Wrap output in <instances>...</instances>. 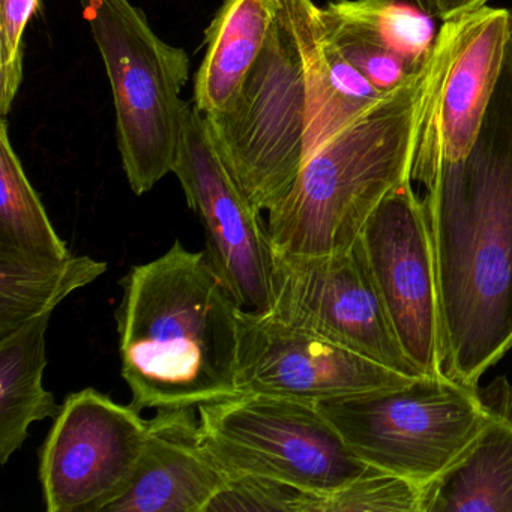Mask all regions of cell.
<instances>
[{"label":"cell","mask_w":512,"mask_h":512,"mask_svg":"<svg viewBox=\"0 0 512 512\" xmlns=\"http://www.w3.org/2000/svg\"><path fill=\"white\" fill-rule=\"evenodd\" d=\"M176 178L206 236V257L244 310L269 313L272 248L260 211L218 151L206 116L188 103Z\"/></svg>","instance_id":"10"},{"label":"cell","mask_w":512,"mask_h":512,"mask_svg":"<svg viewBox=\"0 0 512 512\" xmlns=\"http://www.w3.org/2000/svg\"><path fill=\"white\" fill-rule=\"evenodd\" d=\"M191 410H158L149 419L136 472L101 512H206L229 475L203 448Z\"/></svg>","instance_id":"14"},{"label":"cell","mask_w":512,"mask_h":512,"mask_svg":"<svg viewBox=\"0 0 512 512\" xmlns=\"http://www.w3.org/2000/svg\"><path fill=\"white\" fill-rule=\"evenodd\" d=\"M509 10L479 8L443 20L434 52L437 74L416 143L412 181L463 163L484 136L485 118L502 71L509 37Z\"/></svg>","instance_id":"8"},{"label":"cell","mask_w":512,"mask_h":512,"mask_svg":"<svg viewBox=\"0 0 512 512\" xmlns=\"http://www.w3.org/2000/svg\"><path fill=\"white\" fill-rule=\"evenodd\" d=\"M112 85L122 167L136 196L173 173L190 80L185 50L161 40L128 0H79Z\"/></svg>","instance_id":"5"},{"label":"cell","mask_w":512,"mask_h":512,"mask_svg":"<svg viewBox=\"0 0 512 512\" xmlns=\"http://www.w3.org/2000/svg\"><path fill=\"white\" fill-rule=\"evenodd\" d=\"M121 284L119 353L134 409H199L239 395V305L205 251L175 241Z\"/></svg>","instance_id":"2"},{"label":"cell","mask_w":512,"mask_h":512,"mask_svg":"<svg viewBox=\"0 0 512 512\" xmlns=\"http://www.w3.org/2000/svg\"><path fill=\"white\" fill-rule=\"evenodd\" d=\"M205 116L218 151L253 205L260 212L274 208L305 161L307 89L286 7L238 94Z\"/></svg>","instance_id":"7"},{"label":"cell","mask_w":512,"mask_h":512,"mask_svg":"<svg viewBox=\"0 0 512 512\" xmlns=\"http://www.w3.org/2000/svg\"><path fill=\"white\" fill-rule=\"evenodd\" d=\"M413 4L424 11V13L430 14L434 19H437V4L436 0H413Z\"/></svg>","instance_id":"28"},{"label":"cell","mask_w":512,"mask_h":512,"mask_svg":"<svg viewBox=\"0 0 512 512\" xmlns=\"http://www.w3.org/2000/svg\"><path fill=\"white\" fill-rule=\"evenodd\" d=\"M326 22H328L335 43L338 44L343 55L382 94L394 91L421 68L412 67L400 56L380 49V47L374 46L356 35L349 34L343 29L335 28L329 22L328 17H326Z\"/></svg>","instance_id":"25"},{"label":"cell","mask_w":512,"mask_h":512,"mask_svg":"<svg viewBox=\"0 0 512 512\" xmlns=\"http://www.w3.org/2000/svg\"><path fill=\"white\" fill-rule=\"evenodd\" d=\"M436 74L433 49L406 82L377 98L305 161L286 196L268 211L274 253L325 256L356 244L380 203L412 181Z\"/></svg>","instance_id":"3"},{"label":"cell","mask_w":512,"mask_h":512,"mask_svg":"<svg viewBox=\"0 0 512 512\" xmlns=\"http://www.w3.org/2000/svg\"><path fill=\"white\" fill-rule=\"evenodd\" d=\"M422 512H512V415L491 422L448 472L425 485Z\"/></svg>","instance_id":"19"},{"label":"cell","mask_w":512,"mask_h":512,"mask_svg":"<svg viewBox=\"0 0 512 512\" xmlns=\"http://www.w3.org/2000/svg\"><path fill=\"white\" fill-rule=\"evenodd\" d=\"M412 379L271 314L239 307V394L278 395L316 404L394 388Z\"/></svg>","instance_id":"13"},{"label":"cell","mask_w":512,"mask_h":512,"mask_svg":"<svg viewBox=\"0 0 512 512\" xmlns=\"http://www.w3.org/2000/svg\"><path fill=\"white\" fill-rule=\"evenodd\" d=\"M149 421L92 388L68 395L41 448L49 512H101L136 472Z\"/></svg>","instance_id":"12"},{"label":"cell","mask_w":512,"mask_h":512,"mask_svg":"<svg viewBox=\"0 0 512 512\" xmlns=\"http://www.w3.org/2000/svg\"><path fill=\"white\" fill-rule=\"evenodd\" d=\"M284 7L304 67L307 161L385 94L377 91L343 55L326 22L323 7L314 0H284Z\"/></svg>","instance_id":"15"},{"label":"cell","mask_w":512,"mask_h":512,"mask_svg":"<svg viewBox=\"0 0 512 512\" xmlns=\"http://www.w3.org/2000/svg\"><path fill=\"white\" fill-rule=\"evenodd\" d=\"M316 406L368 466L425 487L448 472L491 422L512 415V389L505 379L479 388L437 374Z\"/></svg>","instance_id":"4"},{"label":"cell","mask_w":512,"mask_h":512,"mask_svg":"<svg viewBox=\"0 0 512 512\" xmlns=\"http://www.w3.org/2000/svg\"><path fill=\"white\" fill-rule=\"evenodd\" d=\"M422 506V485L373 467L334 493L317 494L313 512H422Z\"/></svg>","instance_id":"22"},{"label":"cell","mask_w":512,"mask_h":512,"mask_svg":"<svg viewBox=\"0 0 512 512\" xmlns=\"http://www.w3.org/2000/svg\"><path fill=\"white\" fill-rule=\"evenodd\" d=\"M0 245L40 256H70L10 139L7 119L0 122Z\"/></svg>","instance_id":"21"},{"label":"cell","mask_w":512,"mask_h":512,"mask_svg":"<svg viewBox=\"0 0 512 512\" xmlns=\"http://www.w3.org/2000/svg\"><path fill=\"white\" fill-rule=\"evenodd\" d=\"M52 314L0 338V463L7 464L28 439L29 427L59 412L43 385L46 334Z\"/></svg>","instance_id":"18"},{"label":"cell","mask_w":512,"mask_h":512,"mask_svg":"<svg viewBox=\"0 0 512 512\" xmlns=\"http://www.w3.org/2000/svg\"><path fill=\"white\" fill-rule=\"evenodd\" d=\"M509 17H511V20H509V37L508 46H506L505 70L508 71L509 77H511L512 82V8L511 10H509ZM509 143H511L512 149V137L511 140H509Z\"/></svg>","instance_id":"27"},{"label":"cell","mask_w":512,"mask_h":512,"mask_svg":"<svg viewBox=\"0 0 512 512\" xmlns=\"http://www.w3.org/2000/svg\"><path fill=\"white\" fill-rule=\"evenodd\" d=\"M283 8L284 0H223L205 31L194 82L193 104L203 115L220 112L238 94Z\"/></svg>","instance_id":"16"},{"label":"cell","mask_w":512,"mask_h":512,"mask_svg":"<svg viewBox=\"0 0 512 512\" xmlns=\"http://www.w3.org/2000/svg\"><path fill=\"white\" fill-rule=\"evenodd\" d=\"M199 437L227 475L277 479L329 494L373 467L344 442L316 404L239 394L199 407Z\"/></svg>","instance_id":"6"},{"label":"cell","mask_w":512,"mask_h":512,"mask_svg":"<svg viewBox=\"0 0 512 512\" xmlns=\"http://www.w3.org/2000/svg\"><path fill=\"white\" fill-rule=\"evenodd\" d=\"M356 244L407 358L424 376L445 374L430 221L413 181L380 203Z\"/></svg>","instance_id":"11"},{"label":"cell","mask_w":512,"mask_h":512,"mask_svg":"<svg viewBox=\"0 0 512 512\" xmlns=\"http://www.w3.org/2000/svg\"><path fill=\"white\" fill-rule=\"evenodd\" d=\"M442 319L443 373L479 385L512 349V149L484 136L424 182Z\"/></svg>","instance_id":"1"},{"label":"cell","mask_w":512,"mask_h":512,"mask_svg":"<svg viewBox=\"0 0 512 512\" xmlns=\"http://www.w3.org/2000/svg\"><path fill=\"white\" fill-rule=\"evenodd\" d=\"M89 256L50 257L0 245V338L52 314L71 293L106 274Z\"/></svg>","instance_id":"17"},{"label":"cell","mask_w":512,"mask_h":512,"mask_svg":"<svg viewBox=\"0 0 512 512\" xmlns=\"http://www.w3.org/2000/svg\"><path fill=\"white\" fill-rule=\"evenodd\" d=\"M266 314L404 376H424L401 349L358 244L325 256L272 251L271 308Z\"/></svg>","instance_id":"9"},{"label":"cell","mask_w":512,"mask_h":512,"mask_svg":"<svg viewBox=\"0 0 512 512\" xmlns=\"http://www.w3.org/2000/svg\"><path fill=\"white\" fill-rule=\"evenodd\" d=\"M323 10L335 28L388 50L415 68L425 64L436 41L434 17L400 0H329Z\"/></svg>","instance_id":"20"},{"label":"cell","mask_w":512,"mask_h":512,"mask_svg":"<svg viewBox=\"0 0 512 512\" xmlns=\"http://www.w3.org/2000/svg\"><path fill=\"white\" fill-rule=\"evenodd\" d=\"M0 113L7 116L23 82V37L41 0H0Z\"/></svg>","instance_id":"24"},{"label":"cell","mask_w":512,"mask_h":512,"mask_svg":"<svg viewBox=\"0 0 512 512\" xmlns=\"http://www.w3.org/2000/svg\"><path fill=\"white\" fill-rule=\"evenodd\" d=\"M316 493L277 479L254 475H229L223 490L211 500V511L313 512Z\"/></svg>","instance_id":"23"},{"label":"cell","mask_w":512,"mask_h":512,"mask_svg":"<svg viewBox=\"0 0 512 512\" xmlns=\"http://www.w3.org/2000/svg\"><path fill=\"white\" fill-rule=\"evenodd\" d=\"M491 0H436L437 19L448 20L452 17L472 13L479 8L487 7Z\"/></svg>","instance_id":"26"}]
</instances>
